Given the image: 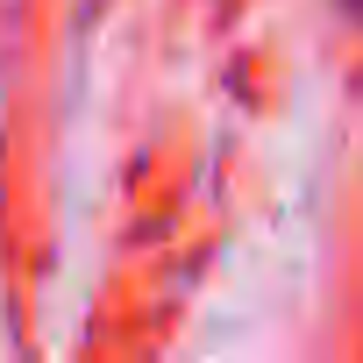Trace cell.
I'll list each match as a JSON object with an SVG mask.
<instances>
[{
    "mask_svg": "<svg viewBox=\"0 0 363 363\" xmlns=\"http://www.w3.org/2000/svg\"><path fill=\"white\" fill-rule=\"evenodd\" d=\"M349 8H356V15H363V0H349Z\"/></svg>",
    "mask_w": 363,
    "mask_h": 363,
    "instance_id": "cell-1",
    "label": "cell"
}]
</instances>
